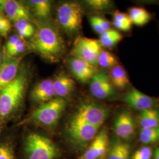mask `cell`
Segmentation results:
<instances>
[{"label": "cell", "mask_w": 159, "mask_h": 159, "mask_svg": "<svg viewBox=\"0 0 159 159\" xmlns=\"http://www.w3.org/2000/svg\"><path fill=\"white\" fill-rule=\"evenodd\" d=\"M0 159H16L12 143L9 140H0Z\"/></svg>", "instance_id": "28"}, {"label": "cell", "mask_w": 159, "mask_h": 159, "mask_svg": "<svg viewBox=\"0 0 159 159\" xmlns=\"http://www.w3.org/2000/svg\"><path fill=\"white\" fill-rule=\"evenodd\" d=\"M129 16L132 24L137 26H143L148 24L152 16L149 12L142 7H134L129 8Z\"/></svg>", "instance_id": "20"}, {"label": "cell", "mask_w": 159, "mask_h": 159, "mask_svg": "<svg viewBox=\"0 0 159 159\" xmlns=\"http://www.w3.org/2000/svg\"><path fill=\"white\" fill-rule=\"evenodd\" d=\"M113 127L117 138L128 142L132 139L135 132V122L133 115L128 110L121 111L114 120Z\"/></svg>", "instance_id": "11"}, {"label": "cell", "mask_w": 159, "mask_h": 159, "mask_svg": "<svg viewBox=\"0 0 159 159\" xmlns=\"http://www.w3.org/2000/svg\"><path fill=\"white\" fill-rule=\"evenodd\" d=\"M93 96L100 100L113 99L117 96L110 76L104 71L97 72L90 81Z\"/></svg>", "instance_id": "9"}, {"label": "cell", "mask_w": 159, "mask_h": 159, "mask_svg": "<svg viewBox=\"0 0 159 159\" xmlns=\"http://www.w3.org/2000/svg\"><path fill=\"white\" fill-rule=\"evenodd\" d=\"M52 85L56 96L64 98L74 90V82L65 73L58 74L52 80Z\"/></svg>", "instance_id": "18"}, {"label": "cell", "mask_w": 159, "mask_h": 159, "mask_svg": "<svg viewBox=\"0 0 159 159\" xmlns=\"http://www.w3.org/2000/svg\"><path fill=\"white\" fill-rule=\"evenodd\" d=\"M56 94L54 90L52 80H44L35 85L31 91V98L34 102L43 104L54 98Z\"/></svg>", "instance_id": "15"}, {"label": "cell", "mask_w": 159, "mask_h": 159, "mask_svg": "<svg viewBox=\"0 0 159 159\" xmlns=\"http://www.w3.org/2000/svg\"><path fill=\"white\" fill-rule=\"evenodd\" d=\"M153 156L152 148L147 146L139 148L132 155L131 159H151Z\"/></svg>", "instance_id": "29"}, {"label": "cell", "mask_w": 159, "mask_h": 159, "mask_svg": "<svg viewBox=\"0 0 159 159\" xmlns=\"http://www.w3.org/2000/svg\"><path fill=\"white\" fill-rule=\"evenodd\" d=\"M21 38H20L17 34H14L12 35L11 37L8 40L6 44V48L7 52L11 50L14 47L17 46L18 43L21 40Z\"/></svg>", "instance_id": "33"}, {"label": "cell", "mask_w": 159, "mask_h": 159, "mask_svg": "<svg viewBox=\"0 0 159 159\" xmlns=\"http://www.w3.org/2000/svg\"><path fill=\"white\" fill-rule=\"evenodd\" d=\"M90 23L92 28L97 33L101 35L104 32L102 27L100 25V24L97 21L96 16H92L90 17Z\"/></svg>", "instance_id": "34"}, {"label": "cell", "mask_w": 159, "mask_h": 159, "mask_svg": "<svg viewBox=\"0 0 159 159\" xmlns=\"http://www.w3.org/2000/svg\"><path fill=\"white\" fill-rule=\"evenodd\" d=\"M11 28V25L9 19L0 14V35L3 36L7 35Z\"/></svg>", "instance_id": "31"}, {"label": "cell", "mask_w": 159, "mask_h": 159, "mask_svg": "<svg viewBox=\"0 0 159 159\" xmlns=\"http://www.w3.org/2000/svg\"><path fill=\"white\" fill-rule=\"evenodd\" d=\"M99 41L84 37H78L74 43L73 53L74 57L79 58L96 67L101 49Z\"/></svg>", "instance_id": "8"}, {"label": "cell", "mask_w": 159, "mask_h": 159, "mask_svg": "<svg viewBox=\"0 0 159 159\" xmlns=\"http://www.w3.org/2000/svg\"><path fill=\"white\" fill-rule=\"evenodd\" d=\"M31 49L51 62L57 61L65 50L64 43L57 30L48 24H40L30 43Z\"/></svg>", "instance_id": "1"}, {"label": "cell", "mask_w": 159, "mask_h": 159, "mask_svg": "<svg viewBox=\"0 0 159 159\" xmlns=\"http://www.w3.org/2000/svg\"><path fill=\"white\" fill-rule=\"evenodd\" d=\"M124 101L131 108L140 111L154 108L157 102L152 97L148 96L132 87L124 97Z\"/></svg>", "instance_id": "12"}, {"label": "cell", "mask_w": 159, "mask_h": 159, "mask_svg": "<svg viewBox=\"0 0 159 159\" xmlns=\"http://www.w3.org/2000/svg\"><path fill=\"white\" fill-rule=\"evenodd\" d=\"M57 18L61 28L68 34L76 33L81 27L82 11L76 3L66 2L60 6Z\"/></svg>", "instance_id": "6"}, {"label": "cell", "mask_w": 159, "mask_h": 159, "mask_svg": "<svg viewBox=\"0 0 159 159\" xmlns=\"http://www.w3.org/2000/svg\"><path fill=\"white\" fill-rule=\"evenodd\" d=\"M100 127L89 125L72 117L68 124V136L71 142L77 148H87L96 136Z\"/></svg>", "instance_id": "5"}, {"label": "cell", "mask_w": 159, "mask_h": 159, "mask_svg": "<svg viewBox=\"0 0 159 159\" xmlns=\"http://www.w3.org/2000/svg\"><path fill=\"white\" fill-rule=\"evenodd\" d=\"M2 54L0 52V61L2 60Z\"/></svg>", "instance_id": "38"}, {"label": "cell", "mask_w": 159, "mask_h": 159, "mask_svg": "<svg viewBox=\"0 0 159 159\" xmlns=\"http://www.w3.org/2000/svg\"><path fill=\"white\" fill-rule=\"evenodd\" d=\"M6 0H0V10H4Z\"/></svg>", "instance_id": "37"}, {"label": "cell", "mask_w": 159, "mask_h": 159, "mask_svg": "<svg viewBox=\"0 0 159 159\" xmlns=\"http://www.w3.org/2000/svg\"><path fill=\"white\" fill-rule=\"evenodd\" d=\"M152 158L153 159H159V146L155 148L154 152H153Z\"/></svg>", "instance_id": "36"}, {"label": "cell", "mask_w": 159, "mask_h": 159, "mask_svg": "<svg viewBox=\"0 0 159 159\" xmlns=\"http://www.w3.org/2000/svg\"><path fill=\"white\" fill-rule=\"evenodd\" d=\"M110 78L114 86L120 89H124L130 83L125 70L119 65L111 68Z\"/></svg>", "instance_id": "21"}, {"label": "cell", "mask_w": 159, "mask_h": 159, "mask_svg": "<svg viewBox=\"0 0 159 159\" xmlns=\"http://www.w3.org/2000/svg\"><path fill=\"white\" fill-rule=\"evenodd\" d=\"M69 64L74 76L83 83L90 81L97 72L96 67L79 58L73 57L70 60Z\"/></svg>", "instance_id": "14"}, {"label": "cell", "mask_w": 159, "mask_h": 159, "mask_svg": "<svg viewBox=\"0 0 159 159\" xmlns=\"http://www.w3.org/2000/svg\"><path fill=\"white\" fill-rule=\"evenodd\" d=\"M25 47L26 46L24 39H21L17 46L14 47L11 50L7 52L8 55V56H10V57H15L18 54L22 53L25 51Z\"/></svg>", "instance_id": "32"}, {"label": "cell", "mask_w": 159, "mask_h": 159, "mask_svg": "<svg viewBox=\"0 0 159 159\" xmlns=\"http://www.w3.org/2000/svg\"><path fill=\"white\" fill-rule=\"evenodd\" d=\"M4 10L9 20L14 23L22 20H29L30 18L29 9L15 0H6Z\"/></svg>", "instance_id": "17"}, {"label": "cell", "mask_w": 159, "mask_h": 159, "mask_svg": "<svg viewBox=\"0 0 159 159\" xmlns=\"http://www.w3.org/2000/svg\"><path fill=\"white\" fill-rule=\"evenodd\" d=\"M122 39V35L118 31L110 29L100 35L98 41L101 46L106 48H111L118 44Z\"/></svg>", "instance_id": "23"}, {"label": "cell", "mask_w": 159, "mask_h": 159, "mask_svg": "<svg viewBox=\"0 0 159 159\" xmlns=\"http://www.w3.org/2000/svg\"><path fill=\"white\" fill-rule=\"evenodd\" d=\"M130 144L116 137L110 141L105 159H130Z\"/></svg>", "instance_id": "16"}, {"label": "cell", "mask_w": 159, "mask_h": 159, "mask_svg": "<svg viewBox=\"0 0 159 159\" xmlns=\"http://www.w3.org/2000/svg\"><path fill=\"white\" fill-rule=\"evenodd\" d=\"M22 57L7 56L0 65V91L16 79Z\"/></svg>", "instance_id": "13"}, {"label": "cell", "mask_w": 159, "mask_h": 159, "mask_svg": "<svg viewBox=\"0 0 159 159\" xmlns=\"http://www.w3.org/2000/svg\"><path fill=\"white\" fill-rule=\"evenodd\" d=\"M139 139L140 142L145 145L159 142V127L140 129L139 133Z\"/></svg>", "instance_id": "24"}, {"label": "cell", "mask_w": 159, "mask_h": 159, "mask_svg": "<svg viewBox=\"0 0 159 159\" xmlns=\"http://www.w3.org/2000/svg\"><path fill=\"white\" fill-rule=\"evenodd\" d=\"M27 159H56L58 148L50 139L37 133H30L24 144Z\"/></svg>", "instance_id": "3"}, {"label": "cell", "mask_w": 159, "mask_h": 159, "mask_svg": "<svg viewBox=\"0 0 159 159\" xmlns=\"http://www.w3.org/2000/svg\"><path fill=\"white\" fill-rule=\"evenodd\" d=\"M67 106L64 98L55 97L41 104L32 114V119L41 125L52 127L57 124Z\"/></svg>", "instance_id": "4"}, {"label": "cell", "mask_w": 159, "mask_h": 159, "mask_svg": "<svg viewBox=\"0 0 159 159\" xmlns=\"http://www.w3.org/2000/svg\"><path fill=\"white\" fill-rule=\"evenodd\" d=\"M87 4L91 8L96 10H103L112 7V2L108 0H89Z\"/></svg>", "instance_id": "30"}, {"label": "cell", "mask_w": 159, "mask_h": 159, "mask_svg": "<svg viewBox=\"0 0 159 159\" xmlns=\"http://www.w3.org/2000/svg\"><path fill=\"white\" fill-rule=\"evenodd\" d=\"M97 64L102 68H113L117 65L116 58L108 51L102 50L97 59Z\"/></svg>", "instance_id": "27"}, {"label": "cell", "mask_w": 159, "mask_h": 159, "mask_svg": "<svg viewBox=\"0 0 159 159\" xmlns=\"http://www.w3.org/2000/svg\"><path fill=\"white\" fill-rule=\"evenodd\" d=\"M14 26L18 32V35L23 39L32 37L35 33L34 26L29 22V20L18 21L14 23Z\"/></svg>", "instance_id": "26"}, {"label": "cell", "mask_w": 159, "mask_h": 159, "mask_svg": "<svg viewBox=\"0 0 159 159\" xmlns=\"http://www.w3.org/2000/svg\"><path fill=\"white\" fill-rule=\"evenodd\" d=\"M30 3L32 6L35 16L40 19H46L51 13V2L47 0H31Z\"/></svg>", "instance_id": "22"}, {"label": "cell", "mask_w": 159, "mask_h": 159, "mask_svg": "<svg viewBox=\"0 0 159 159\" xmlns=\"http://www.w3.org/2000/svg\"><path fill=\"white\" fill-rule=\"evenodd\" d=\"M132 24L129 14L119 11L114 13L113 25L116 29L125 32L129 31L131 29Z\"/></svg>", "instance_id": "25"}, {"label": "cell", "mask_w": 159, "mask_h": 159, "mask_svg": "<svg viewBox=\"0 0 159 159\" xmlns=\"http://www.w3.org/2000/svg\"><path fill=\"white\" fill-rule=\"evenodd\" d=\"M108 115V108L102 105L94 102H84L80 105L73 117L100 128Z\"/></svg>", "instance_id": "7"}, {"label": "cell", "mask_w": 159, "mask_h": 159, "mask_svg": "<svg viewBox=\"0 0 159 159\" xmlns=\"http://www.w3.org/2000/svg\"><path fill=\"white\" fill-rule=\"evenodd\" d=\"M28 81L27 71L20 70L16 79L0 91V123L17 113L23 103Z\"/></svg>", "instance_id": "2"}, {"label": "cell", "mask_w": 159, "mask_h": 159, "mask_svg": "<svg viewBox=\"0 0 159 159\" xmlns=\"http://www.w3.org/2000/svg\"><path fill=\"white\" fill-rule=\"evenodd\" d=\"M96 18L97 21L100 24V25H101V27H102V29L104 31H106L110 29V27H111L110 23H109L107 20L99 16H96Z\"/></svg>", "instance_id": "35"}, {"label": "cell", "mask_w": 159, "mask_h": 159, "mask_svg": "<svg viewBox=\"0 0 159 159\" xmlns=\"http://www.w3.org/2000/svg\"><path fill=\"white\" fill-rule=\"evenodd\" d=\"M110 140L108 131L103 129L86 148L78 159H104L108 152Z\"/></svg>", "instance_id": "10"}, {"label": "cell", "mask_w": 159, "mask_h": 159, "mask_svg": "<svg viewBox=\"0 0 159 159\" xmlns=\"http://www.w3.org/2000/svg\"><path fill=\"white\" fill-rule=\"evenodd\" d=\"M139 123L140 129L154 128L159 127V111L153 108L143 110L139 116Z\"/></svg>", "instance_id": "19"}]
</instances>
